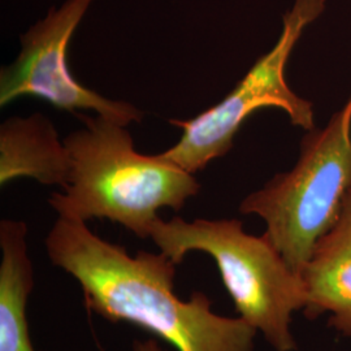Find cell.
<instances>
[{
	"label": "cell",
	"instance_id": "cell-7",
	"mask_svg": "<svg viewBox=\"0 0 351 351\" xmlns=\"http://www.w3.org/2000/svg\"><path fill=\"white\" fill-rule=\"evenodd\" d=\"M306 317L329 314V326L351 337V190L337 223L320 239L306 265Z\"/></svg>",
	"mask_w": 351,
	"mask_h": 351
},
{
	"label": "cell",
	"instance_id": "cell-6",
	"mask_svg": "<svg viewBox=\"0 0 351 351\" xmlns=\"http://www.w3.org/2000/svg\"><path fill=\"white\" fill-rule=\"evenodd\" d=\"M94 0H66L29 27L21 51L0 71V107L23 97L49 101L59 111H94L123 125L141 123L145 113L124 101H113L84 86L71 73L68 49L75 29Z\"/></svg>",
	"mask_w": 351,
	"mask_h": 351
},
{
	"label": "cell",
	"instance_id": "cell-8",
	"mask_svg": "<svg viewBox=\"0 0 351 351\" xmlns=\"http://www.w3.org/2000/svg\"><path fill=\"white\" fill-rule=\"evenodd\" d=\"M71 162L64 141L50 119L42 113L13 116L0 125V185L27 177L42 185L64 189Z\"/></svg>",
	"mask_w": 351,
	"mask_h": 351
},
{
	"label": "cell",
	"instance_id": "cell-2",
	"mask_svg": "<svg viewBox=\"0 0 351 351\" xmlns=\"http://www.w3.org/2000/svg\"><path fill=\"white\" fill-rule=\"evenodd\" d=\"M77 117L82 128L63 139L71 162L68 185L49 198L60 217L108 219L138 239H150L159 210L178 213L199 193L193 173L160 154L136 150L126 125L101 114Z\"/></svg>",
	"mask_w": 351,
	"mask_h": 351
},
{
	"label": "cell",
	"instance_id": "cell-10",
	"mask_svg": "<svg viewBox=\"0 0 351 351\" xmlns=\"http://www.w3.org/2000/svg\"><path fill=\"white\" fill-rule=\"evenodd\" d=\"M133 351H167L160 346V343L155 339H136L133 342Z\"/></svg>",
	"mask_w": 351,
	"mask_h": 351
},
{
	"label": "cell",
	"instance_id": "cell-1",
	"mask_svg": "<svg viewBox=\"0 0 351 351\" xmlns=\"http://www.w3.org/2000/svg\"><path fill=\"white\" fill-rule=\"evenodd\" d=\"M51 263L81 285L88 311L126 322L167 341L177 351H254L258 330L242 317L215 314L202 291L188 301L175 294L176 267L165 254L101 239L85 221L58 217L45 239Z\"/></svg>",
	"mask_w": 351,
	"mask_h": 351
},
{
	"label": "cell",
	"instance_id": "cell-3",
	"mask_svg": "<svg viewBox=\"0 0 351 351\" xmlns=\"http://www.w3.org/2000/svg\"><path fill=\"white\" fill-rule=\"evenodd\" d=\"M150 239L177 265L191 251L210 255L239 317L275 350H297L291 322L307 306V289L265 233H246L239 219L186 221L175 216L168 221L159 217Z\"/></svg>",
	"mask_w": 351,
	"mask_h": 351
},
{
	"label": "cell",
	"instance_id": "cell-9",
	"mask_svg": "<svg viewBox=\"0 0 351 351\" xmlns=\"http://www.w3.org/2000/svg\"><path fill=\"white\" fill-rule=\"evenodd\" d=\"M0 249V351H37L26 316L29 295L36 284L26 223L1 220Z\"/></svg>",
	"mask_w": 351,
	"mask_h": 351
},
{
	"label": "cell",
	"instance_id": "cell-4",
	"mask_svg": "<svg viewBox=\"0 0 351 351\" xmlns=\"http://www.w3.org/2000/svg\"><path fill=\"white\" fill-rule=\"evenodd\" d=\"M350 190L351 94L323 129L303 137L295 165L249 194L239 213L259 216L268 239L302 275Z\"/></svg>",
	"mask_w": 351,
	"mask_h": 351
},
{
	"label": "cell",
	"instance_id": "cell-5",
	"mask_svg": "<svg viewBox=\"0 0 351 351\" xmlns=\"http://www.w3.org/2000/svg\"><path fill=\"white\" fill-rule=\"evenodd\" d=\"M326 10V0H294L282 17L276 45L262 55L226 98L188 120H169L181 129V138L160 152L164 159L195 175L234 146V137L251 114L264 108L287 113L293 125L314 130V107L289 86L287 65L304 29Z\"/></svg>",
	"mask_w": 351,
	"mask_h": 351
}]
</instances>
